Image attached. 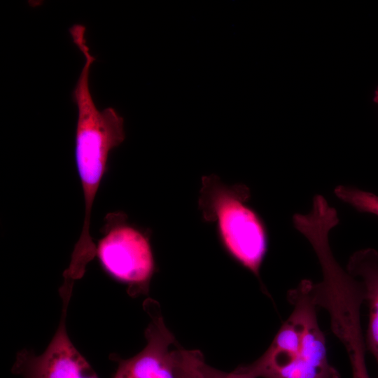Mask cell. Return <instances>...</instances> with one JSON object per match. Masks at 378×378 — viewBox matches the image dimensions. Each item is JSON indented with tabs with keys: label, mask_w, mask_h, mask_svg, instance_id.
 Listing matches in <instances>:
<instances>
[{
	"label": "cell",
	"mask_w": 378,
	"mask_h": 378,
	"mask_svg": "<svg viewBox=\"0 0 378 378\" xmlns=\"http://www.w3.org/2000/svg\"><path fill=\"white\" fill-rule=\"evenodd\" d=\"M250 198L246 185L227 186L210 174L202 178L198 206L204 220L215 224L229 255L260 279L269 237L265 221L248 204Z\"/></svg>",
	"instance_id": "7a4b0ae2"
},
{
	"label": "cell",
	"mask_w": 378,
	"mask_h": 378,
	"mask_svg": "<svg viewBox=\"0 0 378 378\" xmlns=\"http://www.w3.org/2000/svg\"><path fill=\"white\" fill-rule=\"evenodd\" d=\"M152 319L146 330L147 344L132 358L122 360L113 378H174L169 346L174 337L162 317L150 312Z\"/></svg>",
	"instance_id": "5b68a950"
},
{
	"label": "cell",
	"mask_w": 378,
	"mask_h": 378,
	"mask_svg": "<svg viewBox=\"0 0 378 378\" xmlns=\"http://www.w3.org/2000/svg\"><path fill=\"white\" fill-rule=\"evenodd\" d=\"M69 297L63 296L59 326L45 351L39 356L24 354L18 357L13 370L23 378H99L67 335L65 318Z\"/></svg>",
	"instance_id": "277c9868"
},
{
	"label": "cell",
	"mask_w": 378,
	"mask_h": 378,
	"mask_svg": "<svg viewBox=\"0 0 378 378\" xmlns=\"http://www.w3.org/2000/svg\"><path fill=\"white\" fill-rule=\"evenodd\" d=\"M95 254L104 270L130 285L145 284L155 272L149 232L131 224L123 211L106 214Z\"/></svg>",
	"instance_id": "3957f363"
},
{
	"label": "cell",
	"mask_w": 378,
	"mask_h": 378,
	"mask_svg": "<svg viewBox=\"0 0 378 378\" xmlns=\"http://www.w3.org/2000/svg\"><path fill=\"white\" fill-rule=\"evenodd\" d=\"M352 378H370L366 361H358L351 365Z\"/></svg>",
	"instance_id": "30bf717a"
},
{
	"label": "cell",
	"mask_w": 378,
	"mask_h": 378,
	"mask_svg": "<svg viewBox=\"0 0 378 378\" xmlns=\"http://www.w3.org/2000/svg\"><path fill=\"white\" fill-rule=\"evenodd\" d=\"M334 194L340 201L356 211L378 216V195L354 186L343 185L335 187Z\"/></svg>",
	"instance_id": "52a82bcc"
},
{
	"label": "cell",
	"mask_w": 378,
	"mask_h": 378,
	"mask_svg": "<svg viewBox=\"0 0 378 378\" xmlns=\"http://www.w3.org/2000/svg\"><path fill=\"white\" fill-rule=\"evenodd\" d=\"M372 100L376 104L378 105V85L374 90Z\"/></svg>",
	"instance_id": "8fae6325"
},
{
	"label": "cell",
	"mask_w": 378,
	"mask_h": 378,
	"mask_svg": "<svg viewBox=\"0 0 378 378\" xmlns=\"http://www.w3.org/2000/svg\"><path fill=\"white\" fill-rule=\"evenodd\" d=\"M346 270L363 286L369 309L366 349L378 365V251L371 248L356 251L349 258Z\"/></svg>",
	"instance_id": "8992f818"
},
{
	"label": "cell",
	"mask_w": 378,
	"mask_h": 378,
	"mask_svg": "<svg viewBox=\"0 0 378 378\" xmlns=\"http://www.w3.org/2000/svg\"><path fill=\"white\" fill-rule=\"evenodd\" d=\"M174 378H204L202 365L204 356L199 350L177 349L172 351Z\"/></svg>",
	"instance_id": "ba28073f"
},
{
	"label": "cell",
	"mask_w": 378,
	"mask_h": 378,
	"mask_svg": "<svg viewBox=\"0 0 378 378\" xmlns=\"http://www.w3.org/2000/svg\"><path fill=\"white\" fill-rule=\"evenodd\" d=\"M311 284L303 279L289 290L287 298L293 309L288 318L266 351L237 370L254 378H340L328 358Z\"/></svg>",
	"instance_id": "6da1fadb"
},
{
	"label": "cell",
	"mask_w": 378,
	"mask_h": 378,
	"mask_svg": "<svg viewBox=\"0 0 378 378\" xmlns=\"http://www.w3.org/2000/svg\"><path fill=\"white\" fill-rule=\"evenodd\" d=\"M202 371L204 378H254L237 370L232 372H225L205 363L202 364Z\"/></svg>",
	"instance_id": "9c48e42d"
}]
</instances>
